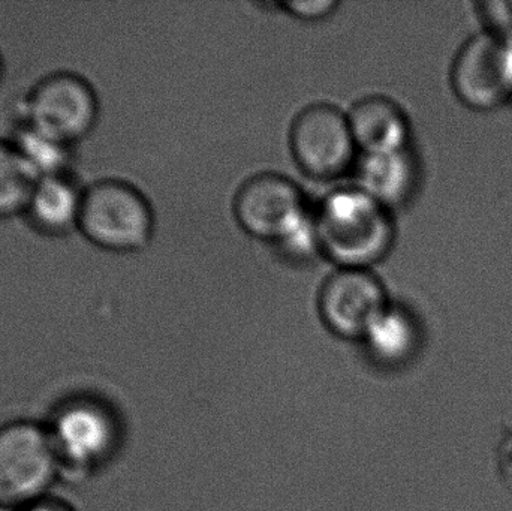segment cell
Masks as SVG:
<instances>
[{
    "mask_svg": "<svg viewBox=\"0 0 512 511\" xmlns=\"http://www.w3.org/2000/svg\"><path fill=\"white\" fill-rule=\"evenodd\" d=\"M62 468L47 426L14 420L0 426V507L18 511L50 497Z\"/></svg>",
    "mask_w": 512,
    "mask_h": 511,
    "instance_id": "obj_4",
    "label": "cell"
},
{
    "mask_svg": "<svg viewBox=\"0 0 512 511\" xmlns=\"http://www.w3.org/2000/svg\"><path fill=\"white\" fill-rule=\"evenodd\" d=\"M234 213L246 233L279 243L295 257L319 251L315 215L303 191L288 177L276 173L252 177L237 192Z\"/></svg>",
    "mask_w": 512,
    "mask_h": 511,
    "instance_id": "obj_2",
    "label": "cell"
},
{
    "mask_svg": "<svg viewBox=\"0 0 512 511\" xmlns=\"http://www.w3.org/2000/svg\"><path fill=\"white\" fill-rule=\"evenodd\" d=\"M18 511H75L66 501L59 498L47 497L32 506L24 507Z\"/></svg>",
    "mask_w": 512,
    "mask_h": 511,
    "instance_id": "obj_18",
    "label": "cell"
},
{
    "mask_svg": "<svg viewBox=\"0 0 512 511\" xmlns=\"http://www.w3.org/2000/svg\"><path fill=\"white\" fill-rule=\"evenodd\" d=\"M0 511H11V510L2 509V507H0Z\"/></svg>",
    "mask_w": 512,
    "mask_h": 511,
    "instance_id": "obj_20",
    "label": "cell"
},
{
    "mask_svg": "<svg viewBox=\"0 0 512 511\" xmlns=\"http://www.w3.org/2000/svg\"><path fill=\"white\" fill-rule=\"evenodd\" d=\"M355 188L388 210L402 206L414 194L417 167L408 149L363 153L355 162Z\"/></svg>",
    "mask_w": 512,
    "mask_h": 511,
    "instance_id": "obj_12",
    "label": "cell"
},
{
    "mask_svg": "<svg viewBox=\"0 0 512 511\" xmlns=\"http://www.w3.org/2000/svg\"><path fill=\"white\" fill-rule=\"evenodd\" d=\"M38 180L15 144L0 138V221L24 216Z\"/></svg>",
    "mask_w": 512,
    "mask_h": 511,
    "instance_id": "obj_14",
    "label": "cell"
},
{
    "mask_svg": "<svg viewBox=\"0 0 512 511\" xmlns=\"http://www.w3.org/2000/svg\"><path fill=\"white\" fill-rule=\"evenodd\" d=\"M481 14L487 23L486 30L512 42V2L483 3Z\"/></svg>",
    "mask_w": 512,
    "mask_h": 511,
    "instance_id": "obj_17",
    "label": "cell"
},
{
    "mask_svg": "<svg viewBox=\"0 0 512 511\" xmlns=\"http://www.w3.org/2000/svg\"><path fill=\"white\" fill-rule=\"evenodd\" d=\"M340 3L337 0H288L282 6L298 20L316 21L333 14Z\"/></svg>",
    "mask_w": 512,
    "mask_h": 511,
    "instance_id": "obj_16",
    "label": "cell"
},
{
    "mask_svg": "<svg viewBox=\"0 0 512 511\" xmlns=\"http://www.w3.org/2000/svg\"><path fill=\"white\" fill-rule=\"evenodd\" d=\"M3 74H5V66H3L2 56H0V84H2Z\"/></svg>",
    "mask_w": 512,
    "mask_h": 511,
    "instance_id": "obj_19",
    "label": "cell"
},
{
    "mask_svg": "<svg viewBox=\"0 0 512 511\" xmlns=\"http://www.w3.org/2000/svg\"><path fill=\"white\" fill-rule=\"evenodd\" d=\"M24 125L57 143L77 146L92 134L99 101L92 84L71 71L45 75L30 89Z\"/></svg>",
    "mask_w": 512,
    "mask_h": 511,
    "instance_id": "obj_5",
    "label": "cell"
},
{
    "mask_svg": "<svg viewBox=\"0 0 512 511\" xmlns=\"http://www.w3.org/2000/svg\"><path fill=\"white\" fill-rule=\"evenodd\" d=\"M355 144L363 153L408 149L409 122L397 102L385 96H367L348 114Z\"/></svg>",
    "mask_w": 512,
    "mask_h": 511,
    "instance_id": "obj_11",
    "label": "cell"
},
{
    "mask_svg": "<svg viewBox=\"0 0 512 511\" xmlns=\"http://www.w3.org/2000/svg\"><path fill=\"white\" fill-rule=\"evenodd\" d=\"M318 306L334 336L354 341L366 338L390 303L384 284L369 269H340L325 281Z\"/></svg>",
    "mask_w": 512,
    "mask_h": 511,
    "instance_id": "obj_8",
    "label": "cell"
},
{
    "mask_svg": "<svg viewBox=\"0 0 512 511\" xmlns=\"http://www.w3.org/2000/svg\"><path fill=\"white\" fill-rule=\"evenodd\" d=\"M319 251L340 269H369L393 246V218L358 188L340 189L325 198L315 215Z\"/></svg>",
    "mask_w": 512,
    "mask_h": 511,
    "instance_id": "obj_1",
    "label": "cell"
},
{
    "mask_svg": "<svg viewBox=\"0 0 512 511\" xmlns=\"http://www.w3.org/2000/svg\"><path fill=\"white\" fill-rule=\"evenodd\" d=\"M363 341L376 362L399 365L414 353L417 329L411 315L390 305L370 327Z\"/></svg>",
    "mask_w": 512,
    "mask_h": 511,
    "instance_id": "obj_13",
    "label": "cell"
},
{
    "mask_svg": "<svg viewBox=\"0 0 512 511\" xmlns=\"http://www.w3.org/2000/svg\"><path fill=\"white\" fill-rule=\"evenodd\" d=\"M11 141L26 159L30 168L38 174L39 179L54 176V174L69 173L74 147L50 140L26 125L21 126L20 131Z\"/></svg>",
    "mask_w": 512,
    "mask_h": 511,
    "instance_id": "obj_15",
    "label": "cell"
},
{
    "mask_svg": "<svg viewBox=\"0 0 512 511\" xmlns=\"http://www.w3.org/2000/svg\"><path fill=\"white\" fill-rule=\"evenodd\" d=\"M84 186L71 173L41 177L33 189L24 218L48 237L68 236L78 230Z\"/></svg>",
    "mask_w": 512,
    "mask_h": 511,
    "instance_id": "obj_10",
    "label": "cell"
},
{
    "mask_svg": "<svg viewBox=\"0 0 512 511\" xmlns=\"http://www.w3.org/2000/svg\"><path fill=\"white\" fill-rule=\"evenodd\" d=\"M291 149L301 170L318 180L343 176L357 162L348 116L328 104L310 105L298 114Z\"/></svg>",
    "mask_w": 512,
    "mask_h": 511,
    "instance_id": "obj_6",
    "label": "cell"
},
{
    "mask_svg": "<svg viewBox=\"0 0 512 511\" xmlns=\"http://www.w3.org/2000/svg\"><path fill=\"white\" fill-rule=\"evenodd\" d=\"M457 98L474 110H493L512 96V42L496 33L472 36L451 66Z\"/></svg>",
    "mask_w": 512,
    "mask_h": 511,
    "instance_id": "obj_7",
    "label": "cell"
},
{
    "mask_svg": "<svg viewBox=\"0 0 512 511\" xmlns=\"http://www.w3.org/2000/svg\"><path fill=\"white\" fill-rule=\"evenodd\" d=\"M60 468L90 470L113 453L117 444V425L110 410L98 402H71L48 426Z\"/></svg>",
    "mask_w": 512,
    "mask_h": 511,
    "instance_id": "obj_9",
    "label": "cell"
},
{
    "mask_svg": "<svg viewBox=\"0 0 512 511\" xmlns=\"http://www.w3.org/2000/svg\"><path fill=\"white\" fill-rule=\"evenodd\" d=\"M155 216L147 198L131 183L104 179L84 186L78 230L105 251L137 252L152 239Z\"/></svg>",
    "mask_w": 512,
    "mask_h": 511,
    "instance_id": "obj_3",
    "label": "cell"
}]
</instances>
